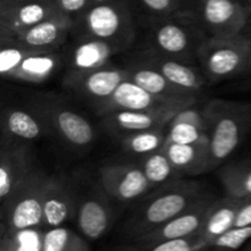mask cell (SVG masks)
<instances>
[{
    "mask_svg": "<svg viewBox=\"0 0 251 251\" xmlns=\"http://www.w3.org/2000/svg\"><path fill=\"white\" fill-rule=\"evenodd\" d=\"M129 78L161 100L184 102L189 104L196 103L198 93L176 85L158 70L144 63L129 69Z\"/></svg>",
    "mask_w": 251,
    "mask_h": 251,
    "instance_id": "21",
    "label": "cell"
},
{
    "mask_svg": "<svg viewBox=\"0 0 251 251\" xmlns=\"http://www.w3.org/2000/svg\"><path fill=\"white\" fill-rule=\"evenodd\" d=\"M251 53V36L207 37L199 47L196 59L210 82L232 78L245 71Z\"/></svg>",
    "mask_w": 251,
    "mask_h": 251,
    "instance_id": "4",
    "label": "cell"
},
{
    "mask_svg": "<svg viewBox=\"0 0 251 251\" xmlns=\"http://www.w3.org/2000/svg\"><path fill=\"white\" fill-rule=\"evenodd\" d=\"M34 169L26 144L1 139L0 149V201H4Z\"/></svg>",
    "mask_w": 251,
    "mask_h": 251,
    "instance_id": "16",
    "label": "cell"
},
{
    "mask_svg": "<svg viewBox=\"0 0 251 251\" xmlns=\"http://www.w3.org/2000/svg\"><path fill=\"white\" fill-rule=\"evenodd\" d=\"M251 225V198L244 199L239 211L237 213L234 227H243V226Z\"/></svg>",
    "mask_w": 251,
    "mask_h": 251,
    "instance_id": "35",
    "label": "cell"
},
{
    "mask_svg": "<svg viewBox=\"0 0 251 251\" xmlns=\"http://www.w3.org/2000/svg\"><path fill=\"white\" fill-rule=\"evenodd\" d=\"M167 134L168 132H166V126H164L124 135L122 136L123 147L125 151L132 154L147 156L163 149L167 141Z\"/></svg>",
    "mask_w": 251,
    "mask_h": 251,
    "instance_id": "27",
    "label": "cell"
},
{
    "mask_svg": "<svg viewBox=\"0 0 251 251\" xmlns=\"http://www.w3.org/2000/svg\"><path fill=\"white\" fill-rule=\"evenodd\" d=\"M17 1V0H0V7L1 6H6V5L12 4V2Z\"/></svg>",
    "mask_w": 251,
    "mask_h": 251,
    "instance_id": "36",
    "label": "cell"
},
{
    "mask_svg": "<svg viewBox=\"0 0 251 251\" xmlns=\"http://www.w3.org/2000/svg\"><path fill=\"white\" fill-rule=\"evenodd\" d=\"M190 105L171 104L156 109L145 110H115L103 115L105 126L122 136L132 132L168 126L169 122L180 112Z\"/></svg>",
    "mask_w": 251,
    "mask_h": 251,
    "instance_id": "12",
    "label": "cell"
},
{
    "mask_svg": "<svg viewBox=\"0 0 251 251\" xmlns=\"http://www.w3.org/2000/svg\"><path fill=\"white\" fill-rule=\"evenodd\" d=\"M77 194L68 180L59 176H49L43 201V225L63 226L75 217Z\"/></svg>",
    "mask_w": 251,
    "mask_h": 251,
    "instance_id": "19",
    "label": "cell"
},
{
    "mask_svg": "<svg viewBox=\"0 0 251 251\" xmlns=\"http://www.w3.org/2000/svg\"><path fill=\"white\" fill-rule=\"evenodd\" d=\"M77 21H82L86 36L108 42L119 51L134 41V20L127 0L93 2Z\"/></svg>",
    "mask_w": 251,
    "mask_h": 251,
    "instance_id": "6",
    "label": "cell"
},
{
    "mask_svg": "<svg viewBox=\"0 0 251 251\" xmlns=\"http://www.w3.org/2000/svg\"><path fill=\"white\" fill-rule=\"evenodd\" d=\"M153 19L156 22L150 32V43L153 53L189 61L196 56L199 47L207 38L194 11Z\"/></svg>",
    "mask_w": 251,
    "mask_h": 251,
    "instance_id": "3",
    "label": "cell"
},
{
    "mask_svg": "<svg viewBox=\"0 0 251 251\" xmlns=\"http://www.w3.org/2000/svg\"><path fill=\"white\" fill-rule=\"evenodd\" d=\"M146 65L156 69L159 73L163 74L167 78L180 87L186 88L189 91L198 93L202 90L206 85L205 75L196 70L194 66L186 61L178 60L171 56L161 55L152 51L145 60L142 61Z\"/></svg>",
    "mask_w": 251,
    "mask_h": 251,
    "instance_id": "24",
    "label": "cell"
},
{
    "mask_svg": "<svg viewBox=\"0 0 251 251\" xmlns=\"http://www.w3.org/2000/svg\"><path fill=\"white\" fill-rule=\"evenodd\" d=\"M172 166L179 176L202 174L211 171L210 142L205 144H176L166 141L163 146Z\"/></svg>",
    "mask_w": 251,
    "mask_h": 251,
    "instance_id": "22",
    "label": "cell"
},
{
    "mask_svg": "<svg viewBox=\"0 0 251 251\" xmlns=\"http://www.w3.org/2000/svg\"><path fill=\"white\" fill-rule=\"evenodd\" d=\"M1 139L16 142L33 141L50 135V127L36 110L6 107L1 113Z\"/></svg>",
    "mask_w": 251,
    "mask_h": 251,
    "instance_id": "20",
    "label": "cell"
},
{
    "mask_svg": "<svg viewBox=\"0 0 251 251\" xmlns=\"http://www.w3.org/2000/svg\"><path fill=\"white\" fill-rule=\"evenodd\" d=\"M77 194V193H76ZM76 223L90 240L102 238L113 222V210L102 193H88L76 199Z\"/></svg>",
    "mask_w": 251,
    "mask_h": 251,
    "instance_id": "17",
    "label": "cell"
},
{
    "mask_svg": "<svg viewBox=\"0 0 251 251\" xmlns=\"http://www.w3.org/2000/svg\"><path fill=\"white\" fill-rule=\"evenodd\" d=\"M206 244L199 233L186 235V237L174 238V239L162 240V242L153 243L147 245L144 250L151 251H193L205 249Z\"/></svg>",
    "mask_w": 251,
    "mask_h": 251,
    "instance_id": "32",
    "label": "cell"
},
{
    "mask_svg": "<svg viewBox=\"0 0 251 251\" xmlns=\"http://www.w3.org/2000/svg\"><path fill=\"white\" fill-rule=\"evenodd\" d=\"M61 15L53 0H17L0 7V37L24 31Z\"/></svg>",
    "mask_w": 251,
    "mask_h": 251,
    "instance_id": "15",
    "label": "cell"
},
{
    "mask_svg": "<svg viewBox=\"0 0 251 251\" xmlns=\"http://www.w3.org/2000/svg\"><path fill=\"white\" fill-rule=\"evenodd\" d=\"M127 77L129 70L126 69L108 68L105 65L88 71L70 70L64 78V86L77 97L88 100L97 108Z\"/></svg>",
    "mask_w": 251,
    "mask_h": 251,
    "instance_id": "10",
    "label": "cell"
},
{
    "mask_svg": "<svg viewBox=\"0 0 251 251\" xmlns=\"http://www.w3.org/2000/svg\"><path fill=\"white\" fill-rule=\"evenodd\" d=\"M171 104L194 105L184 102L161 100L127 77L115 88L109 98H107L104 102L98 105L97 113L103 117L104 114L115 112V110L156 109V108H162Z\"/></svg>",
    "mask_w": 251,
    "mask_h": 251,
    "instance_id": "18",
    "label": "cell"
},
{
    "mask_svg": "<svg viewBox=\"0 0 251 251\" xmlns=\"http://www.w3.org/2000/svg\"><path fill=\"white\" fill-rule=\"evenodd\" d=\"M31 108L44 118L55 134L64 142L77 149H85L92 145L95 130L91 123L80 113L75 112L61 103L55 97H34Z\"/></svg>",
    "mask_w": 251,
    "mask_h": 251,
    "instance_id": "8",
    "label": "cell"
},
{
    "mask_svg": "<svg viewBox=\"0 0 251 251\" xmlns=\"http://www.w3.org/2000/svg\"><path fill=\"white\" fill-rule=\"evenodd\" d=\"M90 245L74 230L58 226L50 227L42 237L41 251H86Z\"/></svg>",
    "mask_w": 251,
    "mask_h": 251,
    "instance_id": "28",
    "label": "cell"
},
{
    "mask_svg": "<svg viewBox=\"0 0 251 251\" xmlns=\"http://www.w3.org/2000/svg\"><path fill=\"white\" fill-rule=\"evenodd\" d=\"M141 168L152 186L163 185L166 181H172L179 176L163 150L145 156Z\"/></svg>",
    "mask_w": 251,
    "mask_h": 251,
    "instance_id": "29",
    "label": "cell"
},
{
    "mask_svg": "<svg viewBox=\"0 0 251 251\" xmlns=\"http://www.w3.org/2000/svg\"><path fill=\"white\" fill-rule=\"evenodd\" d=\"M75 26V21L68 16H56L16 32L6 37H0V43H11L36 50H53L60 46L69 32Z\"/></svg>",
    "mask_w": 251,
    "mask_h": 251,
    "instance_id": "14",
    "label": "cell"
},
{
    "mask_svg": "<svg viewBox=\"0 0 251 251\" xmlns=\"http://www.w3.org/2000/svg\"><path fill=\"white\" fill-rule=\"evenodd\" d=\"M153 17L171 16L179 12L194 11L195 0H135Z\"/></svg>",
    "mask_w": 251,
    "mask_h": 251,
    "instance_id": "31",
    "label": "cell"
},
{
    "mask_svg": "<svg viewBox=\"0 0 251 251\" xmlns=\"http://www.w3.org/2000/svg\"><path fill=\"white\" fill-rule=\"evenodd\" d=\"M243 200L244 199L227 195L222 199H215L211 202L205 221L199 230V234L203 239L206 247L210 248L213 239L234 227L237 213L242 206Z\"/></svg>",
    "mask_w": 251,
    "mask_h": 251,
    "instance_id": "23",
    "label": "cell"
},
{
    "mask_svg": "<svg viewBox=\"0 0 251 251\" xmlns=\"http://www.w3.org/2000/svg\"><path fill=\"white\" fill-rule=\"evenodd\" d=\"M251 239V225L243 226V227H232L213 239L211 242L210 248H229V249H239L248 240Z\"/></svg>",
    "mask_w": 251,
    "mask_h": 251,
    "instance_id": "33",
    "label": "cell"
},
{
    "mask_svg": "<svg viewBox=\"0 0 251 251\" xmlns=\"http://www.w3.org/2000/svg\"><path fill=\"white\" fill-rule=\"evenodd\" d=\"M206 194L208 193L198 181H168L135 210L125 223L123 234L131 240L136 239L176 217Z\"/></svg>",
    "mask_w": 251,
    "mask_h": 251,
    "instance_id": "1",
    "label": "cell"
},
{
    "mask_svg": "<svg viewBox=\"0 0 251 251\" xmlns=\"http://www.w3.org/2000/svg\"><path fill=\"white\" fill-rule=\"evenodd\" d=\"M105 1H114V0H92V2H105Z\"/></svg>",
    "mask_w": 251,
    "mask_h": 251,
    "instance_id": "38",
    "label": "cell"
},
{
    "mask_svg": "<svg viewBox=\"0 0 251 251\" xmlns=\"http://www.w3.org/2000/svg\"><path fill=\"white\" fill-rule=\"evenodd\" d=\"M245 249H247V250H251V242L249 243V244L247 245V247H245Z\"/></svg>",
    "mask_w": 251,
    "mask_h": 251,
    "instance_id": "39",
    "label": "cell"
},
{
    "mask_svg": "<svg viewBox=\"0 0 251 251\" xmlns=\"http://www.w3.org/2000/svg\"><path fill=\"white\" fill-rule=\"evenodd\" d=\"M118 49L102 39L86 36L76 44L70 56V69L74 71H88L103 68Z\"/></svg>",
    "mask_w": 251,
    "mask_h": 251,
    "instance_id": "25",
    "label": "cell"
},
{
    "mask_svg": "<svg viewBox=\"0 0 251 251\" xmlns=\"http://www.w3.org/2000/svg\"><path fill=\"white\" fill-rule=\"evenodd\" d=\"M244 73H248V74H250V75H251V53L249 55V60H248V65H247V69H245Z\"/></svg>",
    "mask_w": 251,
    "mask_h": 251,
    "instance_id": "37",
    "label": "cell"
},
{
    "mask_svg": "<svg viewBox=\"0 0 251 251\" xmlns=\"http://www.w3.org/2000/svg\"><path fill=\"white\" fill-rule=\"evenodd\" d=\"M53 1L61 14L73 19L75 22L93 4L92 0H53Z\"/></svg>",
    "mask_w": 251,
    "mask_h": 251,
    "instance_id": "34",
    "label": "cell"
},
{
    "mask_svg": "<svg viewBox=\"0 0 251 251\" xmlns=\"http://www.w3.org/2000/svg\"><path fill=\"white\" fill-rule=\"evenodd\" d=\"M60 65L53 50H36L11 43H1L0 73L6 78L39 83L51 77Z\"/></svg>",
    "mask_w": 251,
    "mask_h": 251,
    "instance_id": "7",
    "label": "cell"
},
{
    "mask_svg": "<svg viewBox=\"0 0 251 251\" xmlns=\"http://www.w3.org/2000/svg\"><path fill=\"white\" fill-rule=\"evenodd\" d=\"M102 189L119 201H134L149 193L152 188L141 166L107 164L100 171Z\"/></svg>",
    "mask_w": 251,
    "mask_h": 251,
    "instance_id": "13",
    "label": "cell"
},
{
    "mask_svg": "<svg viewBox=\"0 0 251 251\" xmlns=\"http://www.w3.org/2000/svg\"><path fill=\"white\" fill-rule=\"evenodd\" d=\"M220 179L227 195L239 199L251 198V159L225 166Z\"/></svg>",
    "mask_w": 251,
    "mask_h": 251,
    "instance_id": "26",
    "label": "cell"
},
{
    "mask_svg": "<svg viewBox=\"0 0 251 251\" xmlns=\"http://www.w3.org/2000/svg\"><path fill=\"white\" fill-rule=\"evenodd\" d=\"M194 14L207 37H232L244 33L251 7L244 0H195Z\"/></svg>",
    "mask_w": 251,
    "mask_h": 251,
    "instance_id": "9",
    "label": "cell"
},
{
    "mask_svg": "<svg viewBox=\"0 0 251 251\" xmlns=\"http://www.w3.org/2000/svg\"><path fill=\"white\" fill-rule=\"evenodd\" d=\"M244 1H245V2H247V4H248V5H249V6L251 7V0H244Z\"/></svg>",
    "mask_w": 251,
    "mask_h": 251,
    "instance_id": "40",
    "label": "cell"
},
{
    "mask_svg": "<svg viewBox=\"0 0 251 251\" xmlns=\"http://www.w3.org/2000/svg\"><path fill=\"white\" fill-rule=\"evenodd\" d=\"M213 200H215V198L211 194H206L200 200L196 201L190 207L184 210L176 217L167 221L166 223L158 226L154 229L150 230L146 234L132 240L134 242L132 249L144 250V248H146L150 244H153V243L186 237V235L194 234V233H199L203 221H205L208 207Z\"/></svg>",
    "mask_w": 251,
    "mask_h": 251,
    "instance_id": "11",
    "label": "cell"
},
{
    "mask_svg": "<svg viewBox=\"0 0 251 251\" xmlns=\"http://www.w3.org/2000/svg\"><path fill=\"white\" fill-rule=\"evenodd\" d=\"M211 171L226 161L251 131V102L213 100L205 108Z\"/></svg>",
    "mask_w": 251,
    "mask_h": 251,
    "instance_id": "2",
    "label": "cell"
},
{
    "mask_svg": "<svg viewBox=\"0 0 251 251\" xmlns=\"http://www.w3.org/2000/svg\"><path fill=\"white\" fill-rule=\"evenodd\" d=\"M48 179L44 172L34 168L2 201L1 232L38 228L43 225V201Z\"/></svg>",
    "mask_w": 251,
    "mask_h": 251,
    "instance_id": "5",
    "label": "cell"
},
{
    "mask_svg": "<svg viewBox=\"0 0 251 251\" xmlns=\"http://www.w3.org/2000/svg\"><path fill=\"white\" fill-rule=\"evenodd\" d=\"M167 141L176 144H205L210 142L208 130L188 122H174L168 124Z\"/></svg>",
    "mask_w": 251,
    "mask_h": 251,
    "instance_id": "30",
    "label": "cell"
}]
</instances>
